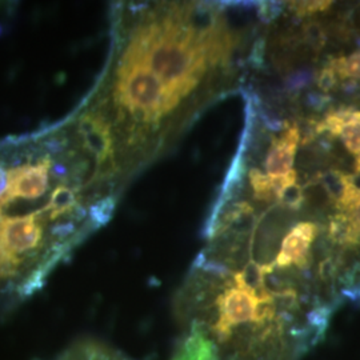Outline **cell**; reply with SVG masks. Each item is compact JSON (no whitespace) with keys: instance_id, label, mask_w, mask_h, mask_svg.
Masks as SVG:
<instances>
[{"instance_id":"cell-1","label":"cell","mask_w":360,"mask_h":360,"mask_svg":"<svg viewBox=\"0 0 360 360\" xmlns=\"http://www.w3.org/2000/svg\"><path fill=\"white\" fill-rule=\"evenodd\" d=\"M231 11L208 1L114 4L108 58L82 104L107 126L129 183L248 65L252 31Z\"/></svg>"},{"instance_id":"cell-2","label":"cell","mask_w":360,"mask_h":360,"mask_svg":"<svg viewBox=\"0 0 360 360\" xmlns=\"http://www.w3.org/2000/svg\"><path fill=\"white\" fill-rule=\"evenodd\" d=\"M68 115L0 139V306L47 284L104 227L123 190Z\"/></svg>"},{"instance_id":"cell-3","label":"cell","mask_w":360,"mask_h":360,"mask_svg":"<svg viewBox=\"0 0 360 360\" xmlns=\"http://www.w3.org/2000/svg\"><path fill=\"white\" fill-rule=\"evenodd\" d=\"M299 141L300 132L296 123L287 126L279 138L271 136L270 144L264 151L266 156L263 160L266 175L269 178L283 176L292 169Z\"/></svg>"},{"instance_id":"cell-4","label":"cell","mask_w":360,"mask_h":360,"mask_svg":"<svg viewBox=\"0 0 360 360\" xmlns=\"http://www.w3.org/2000/svg\"><path fill=\"white\" fill-rule=\"evenodd\" d=\"M55 360H131L102 343L84 340L67 348Z\"/></svg>"},{"instance_id":"cell-5","label":"cell","mask_w":360,"mask_h":360,"mask_svg":"<svg viewBox=\"0 0 360 360\" xmlns=\"http://www.w3.org/2000/svg\"><path fill=\"white\" fill-rule=\"evenodd\" d=\"M300 37H302V40L304 41V44L315 55H318L319 52L324 50V47L327 44V40H328L327 32L324 30L322 22L314 20V19H311L303 26Z\"/></svg>"},{"instance_id":"cell-6","label":"cell","mask_w":360,"mask_h":360,"mask_svg":"<svg viewBox=\"0 0 360 360\" xmlns=\"http://www.w3.org/2000/svg\"><path fill=\"white\" fill-rule=\"evenodd\" d=\"M342 80H360V51L331 59L328 65Z\"/></svg>"},{"instance_id":"cell-7","label":"cell","mask_w":360,"mask_h":360,"mask_svg":"<svg viewBox=\"0 0 360 360\" xmlns=\"http://www.w3.org/2000/svg\"><path fill=\"white\" fill-rule=\"evenodd\" d=\"M275 200L279 202V206L288 211H297L304 205L303 187L299 186L297 183L287 186L275 195Z\"/></svg>"},{"instance_id":"cell-8","label":"cell","mask_w":360,"mask_h":360,"mask_svg":"<svg viewBox=\"0 0 360 360\" xmlns=\"http://www.w3.org/2000/svg\"><path fill=\"white\" fill-rule=\"evenodd\" d=\"M315 77H316V71H314L311 68L292 70V72H290L284 79L285 91L292 94V92L304 90L315 80Z\"/></svg>"},{"instance_id":"cell-9","label":"cell","mask_w":360,"mask_h":360,"mask_svg":"<svg viewBox=\"0 0 360 360\" xmlns=\"http://www.w3.org/2000/svg\"><path fill=\"white\" fill-rule=\"evenodd\" d=\"M290 10H292L297 18L312 16L315 13L327 11L334 3L333 1H291L288 3Z\"/></svg>"},{"instance_id":"cell-10","label":"cell","mask_w":360,"mask_h":360,"mask_svg":"<svg viewBox=\"0 0 360 360\" xmlns=\"http://www.w3.org/2000/svg\"><path fill=\"white\" fill-rule=\"evenodd\" d=\"M315 83L318 86V90L327 95L328 92H333L338 87L339 77L330 65H326V67H323L322 70L316 71Z\"/></svg>"},{"instance_id":"cell-11","label":"cell","mask_w":360,"mask_h":360,"mask_svg":"<svg viewBox=\"0 0 360 360\" xmlns=\"http://www.w3.org/2000/svg\"><path fill=\"white\" fill-rule=\"evenodd\" d=\"M331 102V98L321 91H309L306 94V102L307 107H309L315 112H321Z\"/></svg>"}]
</instances>
